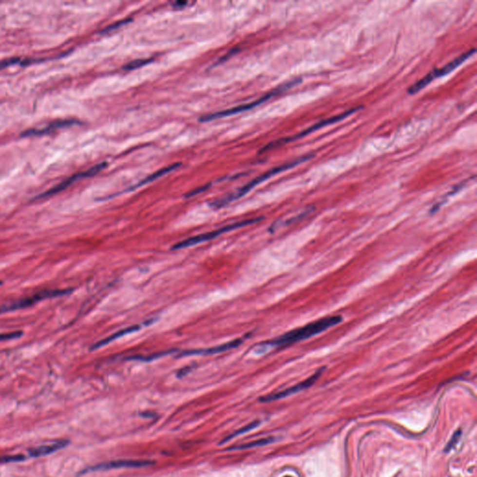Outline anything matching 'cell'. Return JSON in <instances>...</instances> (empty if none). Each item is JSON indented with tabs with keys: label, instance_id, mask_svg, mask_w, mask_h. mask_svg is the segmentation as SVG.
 Segmentation results:
<instances>
[{
	"label": "cell",
	"instance_id": "cell-1",
	"mask_svg": "<svg viewBox=\"0 0 477 477\" xmlns=\"http://www.w3.org/2000/svg\"><path fill=\"white\" fill-rule=\"evenodd\" d=\"M342 321L343 319L340 315L320 319L302 327L289 331L274 340L266 342V344L273 346H287L290 344H294L319 335L327 329L338 325Z\"/></svg>",
	"mask_w": 477,
	"mask_h": 477
},
{
	"label": "cell",
	"instance_id": "cell-2",
	"mask_svg": "<svg viewBox=\"0 0 477 477\" xmlns=\"http://www.w3.org/2000/svg\"><path fill=\"white\" fill-rule=\"evenodd\" d=\"M312 157H313L312 155H306V156L300 157V158H298V159H294V160H292V161H290V162L285 163V164H283V165H281V166H278V167L273 168V169H271V170L267 171V172H266L265 173L261 174L260 176L256 177V178H255L254 180L251 181L250 183L246 184V185H245L244 187H243L241 190H239V191L234 192V193H232V194H230V195H229V196H227V197L223 198V199H221V200H218V201L213 202V203H212V206H213V207H216V208H220V207H223V206L228 205V204H229V203H230V202H235V201H237L238 199H240V198L244 197V195H246V194H247L249 191H252V190H253L254 188H255L257 185H259V184H261V183L265 182V181L267 180V179H269L270 177L274 176V175L278 174V173H280V172H285V171L289 170V169H292V168L296 167V166H297V165H299V164H301V163H303V162L307 161V160H308V159H311Z\"/></svg>",
	"mask_w": 477,
	"mask_h": 477
},
{
	"label": "cell",
	"instance_id": "cell-3",
	"mask_svg": "<svg viewBox=\"0 0 477 477\" xmlns=\"http://www.w3.org/2000/svg\"><path fill=\"white\" fill-rule=\"evenodd\" d=\"M300 82H301V79L300 78H297V79L291 80V81L287 82V83L284 84V85H281L280 87L276 88L273 91L269 92L266 95L258 98L257 100H255V101L252 102V103L245 104V105H242V106H236V107H232V108L226 109V110H222V111L215 112V113H212V114L204 115V116L200 117V121L201 122H208V121L219 119V118H222V117L233 116V115H236V114H239V113H242V112H245V111L250 110V109H253V108H255L256 106H260L263 103L268 101L269 99L275 97L276 95H278L286 92L287 90L293 88L294 86L297 85V84L300 83Z\"/></svg>",
	"mask_w": 477,
	"mask_h": 477
},
{
	"label": "cell",
	"instance_id": "cell-4",
	"mask_svg": "<svg viewBox=\"0 0 477 477\" xmlns=\"http://www.w3.org/2000/svg\"><path fill=\"white\" fill-rule=\"evenodd\" d=\"M262 219H263V217L246 219V220H243V221H240V222L233 223V224L225 226V227L220 228V229H218L216 230H212V231L207 232V233L201 234V235H197V236H194V237H191V238H189L187 240H184L182 242H179V243L174 244L172 247V250H181V249H185V248L191 247V246H194V245H197V244H202V243L211 241V240H213V239L221 236L224 233L232 231L234 229H238L244 228V227L249 226V225H253L255 223L261 221Z\"/></svg>",
	"mask_w": 477,
	"mask_h": 477
},
{
	"label": "cell",
	"instance_id": "cell-5",
	"mask_svg": "<svg viewBox=\"0 0 477 477\" xmlns=\"http://www.w3.org/2000/svg\"><path fill=\"white\" fill-rule=\"evenodd\" d=\"M363 108V106H360V107H355V108H352L350 110H348L340 115H338V116H335V117H329V118H326V119H323L321 121H319L318 123L314 124L313 126L311 127L307 128V130H305L304 132L298 134L297 135L293 136V137H287V138H282V139H279L277 141H274V142H271L269 143L268 145H267L266 147H264L263 149L260 150V153H265V152H267L269 150H272V149H276L278 147H281L283 145H286L287 143H291V142H294L296 141L297 139H300V138L304 137L306 135H308L310 134L311 133L313 132H316L318 131L320 129L322 128L325 127L327 125H332V124H335V123H338L340 122L341 120H343L344 118L349 117L351 114L359 111L360 109Z\"/></svg>",
	"mask_w": 477,
	"mask_h": 477
},
{
	"label": "cell",
	"instance_id": "cell-6",
	"mask_svg": "<svg viewBox=\"0 0 477 477\" xmlns=\"http://www.w3.org/2000/svg\"><path fill=\"white\" fill-rule=\"evenodd\" d=\"M475 53H476V50L475 49H472V50L468 51L466 53L461 54L460 56H458L456 59H454L449 64H445V66H443L441 68H435L432 72H430L429 74L426 75L423 78H421L420 80L417 81L414 85L411 86L408 89V91H407L408 94L409 95H415V94L420 92L426 86L429 85L435 78H438L440 76H444L445 75L449 74L450 72H452L453 70H455L458 66H459L462 63H464L467 59L469 57H471Z\"/></svg>",
	"mask_w": 477,
	"mask_h": 477
},
{
	"label": "cell",
	"instance_id": "cell-7",
	"mask_svg": "<svg viewBox=\"0 0 477 477\" xmlns=\"http://www.w3.org/2000/svg\"><path fill=\"white\" fill-rule=\"evenodd\" d=\"M73 292V289H64V290H47L39 292L32 297H26L21 300L15 301L10 305H4L0 306V314L2 313H7L14 310H18L21 308L31 307L33 305L38 303L39 301H42L45 299L49 298H54V297H64L70 293Z\"/></svg>",
	"mask_w": 477,
	"mask_h": 477
},
{
	"label": "cell",
	"instance_id": "cell-8",
	"mask_svg": "<svg viewBox=\"0 0 477 477\" xmlns=\"http://www.w3.org/2000/svg\"><path fill=\"white\" fill-rule=\"evenodd\" d=\"M324 369H325V367L319 368L317 371L315 372L312 376H310L307 380L299 382L297 385H295L291 388H288L286 390H284L282 392L263 396V397L259 398V401L262 403H268V402H272V401H276V400H281V399L286 398L288 396H291V395H294L298 392H302L304 390H307L318 381L319 378L321 377L323 372L324 371Z\"/></svg>",
	"mask_w": 477,
	"mask_h": 477
},
{
	"label": "cell",
	"instance_id": "cell-9",
	"mask_svg": "<svg viewBox=\"0 0 477 477\" xmlns=\"http://www.w3.org/2000/svg\"><path fill=\"white\" fill-rule=\"evenodd\" d=\"M107 163L106 162H102V163H99L97 164L95 166L88 169L87 171H84L82 172H79V173H76L74 175L70 176L69 178H67L66 180L63 181L62 183H60L59 185H57L56 187H54L52 190L45 192V193H42L41 195H39L38 197H37V199H42V198H47L49 196H53V195H55L61 191H64L66 188H68L71 184L75 183L76 181L79 180V179H82V178H87V177H92L94 175H95L97 173H99L101 171L104 170L106 167Z\"/></svg>",
	"mask_w": 477,
	"mask_h": 477
},
{
	"label": "cell",
	"instance_id": "cell-10",
	"mask_svg": "<svg viewBox=\"0 0 477 477\" xmlns=\"http://www.w3.org/2000/svg\"><path fill=\"white\" fill-rule=\"evenodd\" d=\"M153 464L154 461L147 460V459H120V460H113L109 462L97 464L95 466L89 467L83 472H81V474H86L90 472L108 471V470L121 469V468H142V467L151 466Z\"/></svg>",
	"mask_w": 477,
	"mask_h": 477
},
{
	"label": "cell",
	"instance_id": "cell-11",
	"mask_svg": "<svg viewBox=\"0 0 477 477\" xmlns=\"http://www.w3.org/2000/svg\"><path fill=\"white\" fill-rule=\"evenodd\" d=\"M244 341V338H240V339H236V340H232L230 342H228V343H225V344H222V345H218V346H215V347H212V348H209V349H202V350H184L180 352L177 357L180 358V357H186V356H194V355H212V354H217V353H221V352H224V351H227V350H233V349H236L238 348L243 342Z\"/></svg>",
	"mask_w": 477,
	"mask_h": 477
},
{
	"label": "cell",
	"instance_id": "cell-12",
	"mask_svg": "<svg viewBox=\"0 0 477 477\" xmlns=\"http://www.w3.org/2000/svg\"><path fill=\"white\" fill-rule=\"evenodd\" d=\"M78 122L76 120H57L53 121L52 123L46 125L45 127L40 129H32V130H27L23 133H21V136L23 137H29V136H42L47 135L51 133H53L56 130L63 129V128L70 127L75 124H77Z\"/></svg>",
	"mask_w": 477,
	"mask_h": 477
},
{
	"label": "cell",
	"instance_id": "cell-13",
	"mask_svg": "<svg viewBox=\"0 0 477 477\" xmlns=\"http://www.w3.org/2000/svg\"><path fill=\"white\" fill-rule=\"evenodd\" d=\"M68 444H69V442L66 440H60V441L52 443L50 445H40V446L35 447V448H32L31 450H29L28 456L30 458L46 456V455H49L53 452L58 451L59 449L64 448Z\"/></svg>",
	"mask_w": 477,
	"mask_h": 477
},
{
	"label": "cell",
	"instance_id": "cell-14",
	"mask_svg": "<svg viewBox=\"0 0 477 477\" xmlns=\"http://www.w3.org/2000/svg\"><path fill=\"white\" fill-rule=\"evenodd\" d=\"M180 166L181 163L180 162H178V163H173V164H172V165H171V166H168V167H165V168H162V169H160V170L157 171V172H155L154 173H152V174L149 175L148 177H146L145 179L140 181V182H139L138 184H136V185H134V186H133V187H130V188L127 189L126 191H123L122 193L129 192V191H135V190H137V189L141 188V187H143V186H145V185H148V184L151 183V182H153V181L159 179V177H161V176H163V175H165V174L169 173V172H171L176 170V169H177V168H179Z\"/></svg>",
	"mask_w": 477,
	"mask_h": 477
},
{
	"label": "cell",
	"instance_id": "cell-15",
	"mask_svg": "<svg viewBox=\"0 0 477 477\" xmlns=\"http://www.w3.org/2000/svg\"><path fill=\"white\" fill-rule=\"evenodd\" d=\"M140 329H141V325H138V324H136V325H133V326H130V327H127V328L119 330V331L116 332L115 334H113V335H111V336L107 337V338H106V339L98 341V342L95 343V345H93V346H92L91 350H97V349H100V348H102V347L106 346V345H107V344L111 343L112 341L117 340V339H119V338H121V337H123V336H126V335H128V334H131V333L136 332V331L140 330Z\"/></svg>",
	"mask_w": 477,
	"mask_h": 477
},
{
	"label": "cell",
	"instance_id": "cell-16",
	"mask_svg": "<svg viewBox=\"0 0 477 477\" xmlns=\"http://www.w3.org/2000/svg\"><path fill=\"white\" fill-rule=\"evenodd\" d=\"M274 441H275V438L274 437L262 438V439H258V440H255V441L250 442V443L243 444V445H234V446H231L230 448H229V450H243V449L254 448V447H257V446H263V445L271 444Z\"/></svg>",
	"mask_w": 477,
	"mask_h": 477
},
{
	"label": "cell",
	"instance_id": "cell-17",
	"mask_svg": "<svg viewBox=\"0 0 477 477\" xmlns=\"http://www.w3.org/2000/svg\"><path fill=\"white\" fill-rule=\"evenodd\" d=\"M259 424H260V421H259V420H255V421L251 422L250 424L244 426V427H243V428L239 429L238 431L234 432L232 435H229L228 437H226V438L223 440L222 442H220V443H219V445H223V444H225L226 442H228V441L231 440V439L234 438V437H237V436H239V435H244V434H246V433H248V432H250V431L254 430V429H255L256 427H258Z\"/></svg>",
	"mask_w": 477,
	"mask_h": 477
},
{
	"label": "cell",
	"instance_id": "cell-18",
	"mask_svg": "<svg viewBox=\"0 0 477 477\" xmlns=\"http://www.w3.org/2000/svg\"><path fill=\"white\" fill-rule=\"evenodd\" d=\"M174 351H176V350H165V351H161V352H157V353L150 354L149 356H134V357H131L129 359H131V360L142 361V362H151V361L159 359L160 357L169 355L171 353H173Z\"/></svg>",
	"mask_w": 477,
	"mask_h": 477
},
{
	"label": "cell",
	"instance_id": "cell-19",
	"mask_svg": "<svg viewBox=\"0 0 477 477\" xmlns=\"http://www.w3.org/2000/svg\"><path fill=\"white\" fill-rule=\"evenodd\" d=\"M153 62V59H138V60H134L131 63L124 65L122 68L124 70H134V69H137V68H140L146 64H150Z\"/></svg>",
	"mask_w": 477,
	"mask_h": 477
},
{
	"label": "cell",
	"instance_id": "cell-20",
	"mask_svg": "<svg viewBox=\"0 0 477 477\" xmlns=\"http://www.w3.org/2000/svg\"><path fill=\"white\" fill-rule=\"evenodd\" d=\"M130 21H132V19H125V20H121V21H117V22H115V23H113V24H111V25L107 26V27H106L105 29H103V31L101 32V34H107V33H110L112 32V31H114V30H117V28H119V27H121V26H123V25L127 24V23H129Z\"/></svg>",
	"mask_w": 477,
	"mask_h": 477
},
{
	"label": "cell",
	"instance_id": "cell-21",
	"mask_svg": "<svg viewBox=\"0 0 477 477\" xmlns=\"http://www.w3.org/2000/svg\"><path fill=\"white\" fill-rule=\"evenodd\" d=\"M26 458L23 455H10V456H0V464L1 463H10V462H19L24 460Z\"/></svg>",
	"mask_w": 477,
	"mask_h": 477
},
{
	"label": "cell",
	"instance_id": "cell-22",
	"mask_svg": "<svg viewBox=\"0 0 477 477\" xmlns=\"http://www.w3.org/2000/svg\"><path fill=\"white\" fill-rule=\"evenodd\" d=\"M460 436H461V431L460 430H458L456 433L452 436V438L450 439V441L448 442V444L445 446V452L450 451L456 445L457 443L458 442V439L460 438Z\"/></svg>",
	"mask_w": 477,
	"mask_h": 477
},
{
	"label": "cell",
	"instance_id": "cell-23",
	"mask_svg": "<svg viewBox=\"0 0 477 477\" xmlns=\"http://www.w3.org/2000/svg\"><path fill=\"white\" fill-rule=\"evenodd\" d=\"M22 336V332L17 331V332H11V333H6V334H0V341H7V340H16L19 339Z\"/></svg>",
	"mask_w": 477,
	"mask_h": 477
},
{
	"label": "cell",
	"instance_id": "cell-24",
	"mask_svg": "<svg viewBox=\"0 0 477 477\" xmlns=\"http://www.w3.org/2000/svg\"><path fill=\"white\" fill-rule=\"evenodd\" d=\"M20 61L19 58H11V59H8V60H3V61H0V69H4L8 66H10L11 64H16Z\"/></svg>",
	"mask_w": 477,
	"mask_h": 477
},
{
	"label": "cell",
	"instance_id": "cell-25",
	"mask_svg": "<svg viewBox=\"0 0 477 477\" xmlns=\"http://www.w3.org/2000/svg\"><path fill=\"white\" fill-rule=\"evenodd\" d=\"M209 186H210V185H207V186H203V187H202V188H199V189H196V190H194V191H191V192H190V193H188V194L186 195V197H187V198H191V197H193V196H196V195H198V194H200V193H202V192H203V191H206V190H207V189L209 188Z\"/></svg>",
	"mask_w": 477,
	"mask_h": 477
},
{
	"label": "cell",
	"instance_id": "cell-26",
	"mask_svg": "<svg viewBox=\"0 0 477 477\" xmlns=\"http://www.w3.org/2000/svg\"><path fill=\"white\" fill-rule=\"evenodd\" d=\"M239 51H240L239 49H232L231 51H229V52L227 53L226 55H224L222 58H221V59H220V60H219V61L217 62V64H221V63H223V62H226V61H227V60H228V59H229V57H231V56H232V55H234V54H236V53H237V52H239Z\"/></svg>",
	"mask_w": 477,
	"mask_h": 477
},
{
	"label": "cell",
	"instance_id": "cell-27",
	"mask_svg": "<svg viewBox=\"0 0 477 477\" xmlns=\"http://www.w3.org/2000/svg\"><path fill=\"white\" fill-rule=\"evenodd\" d=\"M188 2H176L173 4L174 8H184L186 5H188Z\"/></svg>",
	"mask_w": 477,
	"mask_h": 477
},
{
	"label": "cell",
	"instance_id": "cell-28",
	"mask_svg": "<svg viewBox=\"0 0 477 477\" xmlns=\"http://www.w3.org/2000/svg\"><path fill=\"white\" fill-rule=\"evenodd\" d=\"M1 285H2V283H1V282H0V286H1Z\"/></svg>",
	"mask_w": 477,
	"mask_h": 477
},
{
	"label": "cell",
	"instance_id": "cell-29",
	"mask_svg": "<svg viewBox=\"0 0 477 477\" xmlns=\"http://www.w3.org/2000/svg\"></svg>",
	"mask_w": 477,
	"mask_h": 477
}]
</instances>
